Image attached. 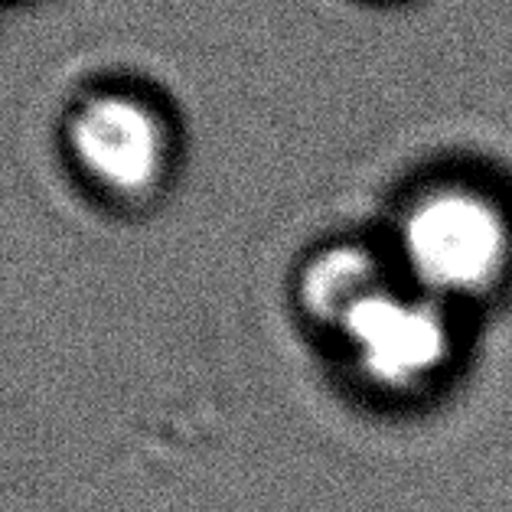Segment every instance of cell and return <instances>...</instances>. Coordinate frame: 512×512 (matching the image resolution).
Instances as JSON below:
<instances>
[{
	"instance_id": "obj_3",
	"label": "cell",
	"mask_w": 512,
	"mask_h": 512,
	"mask_svg": "<svg viewBox=\"0 0 512 512\" xmlns=\"http://www.w3.org/2000/svg\"><path fill=\"white\" fill-rule=\"evenodd\" d=\"M85 167L115 190H144L164 164V131L154 111L131 95H98L69 124Z\"/></svg>"
},
{
	"instance_id": "obj_2",
	"label": "cell",
	"mask_w": 512,
	"mask_h": 512,
	"mask_svg": "<svg viewBox=\"0 0 512 512\" xmlns=\"http://www.w3.org/2000/svg\"><path fill=\"white\" fill-rule=\"evenodd\" d=\"M353 346L362 376L385 392H411L431 382L451 359V320L428 294L372 287L336 320Z\"/></svg>"
},
{
	"instance_id": "obj_1",
	"label": "cell",
	"mask_w": 512,
	"mask_h": 512,
	"mask_svg": "<svg viewBox=\"0 0 512 512\" xmlns=\"http://www.w3.org/2000/svg\"><path fill=\"white\" fill-rule=\"evenodd\" d=\"M509 255L506 216L473 190H434L405 212L402 258L434 301L490 291L506 274Z\"/></svg>"
},
{
	"instance_id": "obj_4",
	"label": "cell",
	"mask_w": 512,
	"mask_h": 512,
	"mask_svg": "<svg viewBox=\"0 0 512 512\" xmlns=\"http://www.w3.org/2000/svg\"><path fill=\"white\" fill-rule=\"evenodd\" d=\"M382 284V268L362 248H327L307 265L301 278L304 307L323 323H336L362 294Z\"/></svg>"
}]
</instances>
